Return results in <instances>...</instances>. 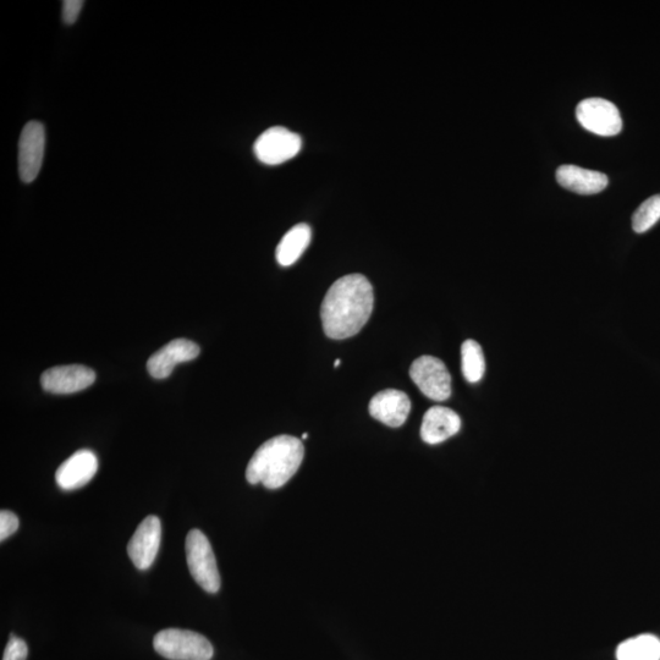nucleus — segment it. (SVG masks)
Segmentation results:
<instances>
[{
  "mask_svg": "<svg viewBox=\"0 0 660 660\" xmlns=\"http://www.w3.org/2000/svg\"><path fill=\"white\" fill-rule=\"evenodd\" d=\"M373 305L370 280L361 274L345 275L330 286L322 302L324 333L335 340L355 337L370 319Z\"/></svg>",
  "mask_w": 660,
  "mask_h": 660,
  "instance_id": "1",
  "label": "nucleus"
},
{
  "mask_svg": "<svg viewBox=\"0 0 660 660\" xmlns=\"http://www.w3.org/2000/svg\"><path fill=\"white\" fill-rule=\"evenodd\" d=\"M304 456V444L299 438L278 436L269 439L257 449L247 465V482L262 483L268 489L282 488L300 469Z\"/></svg>",
  "mask_w": 660,
  "mask_h": 660,
  "instance_id": "2",
  "label": "nucleus"
},
{
  "mask_svg": "<svg viewBox=\"0 0 660 660\" xmlns=\"http://www.w3.org/2000/svg\"><path fill=\"white\" fill-rule=\"evenodd\" d=\"M153 647L159 656L170 660H211L212 643L197 632L167 629L154 636Z\"/></svg>",
  "mask_w": 660,
  "mask_h": 660,
  "instance_id": "3",
  "label": "nucleus"
},
{
  "mask_svg": "<svg viewBox=\"0 0 660 660\" xmlns=\"http://www.w3.org/2000/svg\"><path fill=\"white\" fill-rule=\"evenodd\" d=\"M185 549L190 574L198 586L208 593H217L222 581H220L216 555L205 533L196 528L187 533Z\"/></svg>",
  "mask_w": 660,
  "mask_h": 660,
  "instance_id": "4",
  "label": "nucleus"
},
{
  "mask_svg": "<svg viewBox=\"0 0 660 660\" xmlns=\"http://www.w3.org/2000/svg\"><path fill=\"white\" fill-rule=\"evenodd\" d=\"M410 377L422 394L434 401H444L451 395V376L442 360L421 356L412 363Z\"/></svg>",
  "mask_w": 660,
  "mask_h": 660,
  "instance_id": "5",
  "label": "nucleus"
},
{
  "mask_svg": "<svg viewBox=\"0 0 660 660\" xmlns=\"http://www.w3.org/2000/svg\"><path fill=\"white\" fill-rule=\"evenodd\" d=\"M576 118L583 128L599 136H615L623 129L618 107L603 98L583 99L576 108Z\"/></svg>",
  "mask_w": 660,
  "mask_h": 660,
  "instance_id": "6",
  "label": "nucleus"
},
{
  "mask_svg": "<svg viewBox=\"0 0 660 660\" xmlns=\"http://www.w3.org/2000/svg\"><path fill=\"white\" fill-rule=\"evenodd\" d=\"M301 137L295 132L274 126L258 137L253 146L258 161L278 165L290 161L301 151Z\"/></svg>",
  "mask_w": 660,
  "mask_h": 660,
  "instance_id": "7",
  "label": "nucleus"
},
{
  "mask_svg": "<svg viewBox=\"0 0 660 660\" xmlns=\"http://www.w3.org/2000/svg\"><path fill=\"white\" fill-rule=\"evenodd\" d=\"M46 130L40 121H29L22 129L19 140V175L22 183L30 184L41 172Z\"/></svg>",
  "mask_w": 660,
  "mask_h": 660,
  "instance_id": "8",
  "label": "nucleus"
},
{
  "mask_svg": "<svg viewBox=\"0 0 660 660\" xmlns=\"http://www.w3.org/2000/svg\"><path fill=\"white\" fill-rule=\"evenodd\" d=\"M162 541V524L157 516H147L130 539L129 557L139 570L150 569L156 560Z\"/></svg>",
  "mask_w": 660,
  "mask_h": 660,
  "instance_id": "9",
  "label": "nucleus"
},
{
  "mask_svg": "<svg viewBox=\"0 0 660 660\" xmlns=\"http://www.w3.org/2000/svg\"><path fill=\"white\" fill-rule=\"evenodd\" d=\"M96 373L81 365L57 366L42 374V388L52 394H74L95 383Z\"/></svg>",
  "mask_w": 660,
  "mask_h": 660,
  "instance_id": "10",
  "label": "nucleus"
},
{
  "mask_svg": "<svg viewBox=\"0 0 660 660\" xmlns=\"http://www.w3.org/2000/svg\"><path fill=\"white\" fill-rule=\"evenodd\" d=\"M200 351V346L194 341L175 339L154 352L147 361V371L153 378H168L176 365L195 360Z\"/></svg>",
  "mask_w": 660,
  "mask_h": 660,
  "instance_id": "11",
  "label": "nucleus"
},
{
  "mask_svg": "<svg viewBox=\"0 0 660 660\" xmlns=\"http://www.w3.org/2000/svg\"><path fill=\"white\" fill-rule=\"evenodd\" d=\"M98 470V459L93 451L82 449L76 451L59 466L55 473V481L64 491H74L86 486L95 477Z\"/></svg>",
  "mask_w": 660,
  "mask_h": 660,
  "instance_id": "12",
  "label": "nucleus"
},
{
  "mask_svg": "<svg viewBox=\"0 0 660 660\" xmlns=\"http://www.w3.org/2000/svg\"><path fill=\"white\" fill-rule=\"evenodd\" d=\"M370 414L377 421L389 427L403 426L411 411V401L404 392L387 389L374 395L370 406Z\"/></svg>",
  "mask_w": 660,
  "mask_h": 660,
  "instance_id": "13",
  "label": "nucleus"
},
{
  "mask_svg": "<svg viewBox=\"0 0 660 660\" xmlns=\"http://www.w3.org/2000/svg\"><path fill=\"white\" fill-rule=\"evenodd\" d=\"M461 420L455 411L444 406H434L423 416L421 438L427 444L436 445L459 433Z\"/></svg>",
  "mask_w": 660,
  "mask_h": 660,
  "instance_id": "14",
  "label": "nucleus"
},
{
  "mask_svg": "<svg viewBox=\"0 0 660 660\" xmlns=\"http://www.w3.org/2000/svg\"><path fill=\"white\" fill-rule=\"evenodd\" d=\"M555 176L561 187L580 195L599 194L609 183L607 175L571 164L561 165Z\"/></svg>",
  "mask_w": 660,
  "mask_h": 660,
  "instance_id": "15",
  "label": "nucleus"
},
{
  "mask_svg": "<svg viewBox=\"0 0 660 660\" xmlns=\"http://www.w3.org/2000/svg\"><path fill=\"white\" fill-rule=\"evenodd\" d=\"M312 231L310 225L305 223L297 224L291 228L284 238L280 240L277 247V261L280 266L289 267L299 260L310 245Z\"/></svg>",
  "mask_w": 660,
  "mask_h": 660,
  "instance_id": "16",
  "label": "nucleus"
},
{
  "mask_svg": "<svg viewBox=\"0 0 660 660\" xmlns=\"http://www.w3.org/2000/svg\"><path fill=\"white\" fill-rule=\"evenodd\" d=\"M618 660H660V640L653 635H640L620 643Z\"/></svg>",
  "mask_w": 660,
  "mask_h": 660,
  "instance_id": "17",
  "label": "nucleus"
},
{
  "mask_svg": "<svg viewBox=\"0 0 660 660\" xmlns=\"http://www.w3.org/2000/svg\"><path fill=\"white\" fill-rule=\"evenodd\" d=\"M462 373L469 383H478L486 372V360H484L481 345L475 340H466L461 346Z\"/></svg>",
  "mask_w": 660,
  "mask_h": 660,
  "instance_id": "18",
  "label": "nucleus"
},
{
  "mask_svg": "<svg viewBox=\"0 0 660 660\" xmlns=\"http://www.w3.org/2000/svg\"><path fill=\"white\" fill-rule=\"evenodd\" d=\"M660 219V194L647 198L632 216V229L638 234L646 233Z\"/></svg>",
  "mask_w": 660,
  "mask_h": 660,
  "instance_id": "19",
  "label": "nucleus"
},
{
  "mask_svg": "<svg viewBox=\"0 0 660 660\" xmlns=\"http://www.w3.org/2000/svg\"><path fill=\"white\" fill-rule=\"evenodd\" d=\"M29 654L26 642L21 638L11 635L7 647H5L3 660H26Z\"/></svg>",
  "mask_w": 660,
  "mask_h": 660,
  "instance_id": "20",
  "label": "nucleus"
},
{
  "mask_svg": "<svg viewBox=\"0 0 660 660\" xmlns=\"http://www.w3.org/2000/svg\"><path fill=\"white\" fill-rule=\"evenodd\" d=\"M19 528V517L9 510H2L0 513V541H5L11 535H14Z\"/></svg>",
  "mask_w": 660,
  "mask_h": 660,
  "instance_id": "21",
  "label": "nucleus"
},
{
  "mask_svg": "<svg viewBox=\"0 0 660 660\" xmlns=\"http://www.w3.org/2000/svg\"><path fill=\"white\" fill-rule=\"evenodd\" d=\"M82 0H65L63 3V21L66 25H73L79 19L82 8Z\"/></svg>",
  "mask_w": 660,
  "mask_h": 660,
  "instance_id": "22",
  "label": "nucleus"
},
{
  "mask_svg": "<svg viewBox=\"0 0 660 660\" xmlns=\"http://www.w3.org/2000/svg\"><path fill=\"white\" fill-rule=\"evenodd\" d=\"M340 363H341V361H340V360H337V361H335L334 366H335V367H338V366H340Z\"/></svg>",
  "mask_w": 660,
  "mask_h": 660,
  "instance_id": "23",
  "label": "nucleus"
},
{
  "mask_svg": "<svg viewBox=\"0 0 660 660\" xmlns=\"http://www.w3.org/2000/svg\"><path fill=\"white\" fill-rule=\"evenodd\" d=\"M307 436H308V434H307V433H305V434H304V436H302V439H306V438H307Z\"/></svg>",
  "mask_w": 660,
  "mask_h": 660,
  "instance_id": "24",
  "label": "nucleus"
}]
</instances>
